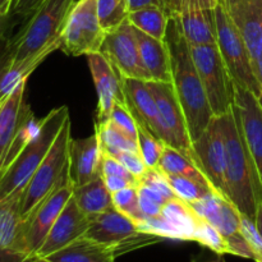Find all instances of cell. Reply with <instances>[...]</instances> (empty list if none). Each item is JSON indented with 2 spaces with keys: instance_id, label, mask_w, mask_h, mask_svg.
I'll return each instance as SVG.
<instances>
[{
  "instance_id": "cell-1",
  "label": "cell",
  "mask_w": 262,
  "mask_h": 262,
  "mask_svg": "<svg viewBox=\"0 0 262 262\" xmlns=\"http://www.w3.org/2000/svg\"><path fill=\"white\" fill-rule=\"evenodd\" d=\"M165 41L170 51L173 87L183 109L192 142L202 135L212 118L204 84L192 59L191 49L176 17H170Z\"/></svg>"
},
{
  "instance_id": "cell-2",
  "label": "cell",
  "mask_w": 262,
  "mask_h": 262,
  "mask_svg": "<svg viewBox=\"0 0 262 262\" xmlns=\"http://www.w3.org/2000/svg\"><path fill=\"white\" fill-rule=\"evenodd\" d=\"M227 148L225 166V197L233 202L241 214L256 219L262 187L247 146L243 140L234 110L220 117Z\"/></svg>"
},
{
  "instance_id": "cell-3",
  "label": "cell",
  "mask_w": 262,
  "mask_h": 262,
  "mask_svg": "<svg viewBox=\"0 0 262 262\" xmlns=\"http://www.w3.org/2000/svg\"><path fill=\"white\" fill-rule=\"evenodd\" d=\"M77 0H45L31 15L13 41L8 42L10 56L17 63L43 60L60 48L61 33Z\"/></svg>"
},
{
  "instance_id": "cell-4",
  "label": "cell",
  "mask_w": 262,
  "mask_h": 262,
  "mask_svg": "<svg viewBox=\"0 0 262 262\" xmlns=\"http://www.w3.org/2000/svg\"><path fill=\"white\" fill-rule=\"evenodd\" d=\"M67 119H69V110L63 105L51 110L40 120L38 129L32 140L0 177V202L17 192H23L45 159Z\"/></svg>"
},
{
  "instance_id": "cell-5",
  "label": "cell",
  "mask_w": 262,
  "mask_h": 262,
  "mask_svg": "<svg viewBox=\"0 0 262 262\" xmlns=\"http://www.w3.org/2000/svg\"><path fill=\"white\" fill-rule=\"evenodd\" d=\"M71 118L67 119L46 154L41 165L23 189L20 200V212L23 219L31 214L33 209L49 196L61 183L68 181V156L71 143Z\"/></svg>"
},
{
  "instance_id": "cell-6",
  "label": "cell",
  "mask_w": 262,
  "mask_h": 262,
  "mask_svg": "<svg viewBox=\"0 0 262 262\" xmlns=\"http://www.w3.org/2000/svg\"><path fill=\"white\" fill-rule=\"evenodd\" d=\"M83 237L107 246L117 257L163 241L158 235L141 232L135 220L115 207L90 216V227Z\"/></svg>"
},
{
  "instance_id": "cell-7",
  "label": "cell",
  "mask_w": 262,
  "mask_h": 262,
  "mask_svg": "<svg viewBox=\"0 0 262 262\" xmlns=\"http://www.w3.org/2000/svg\"><path fill=\"white\" fill-rule=\"evenodd\" d=\"M212 13L217 49L227 64L233 82L261 97V84L253 73L250 54L239 31L225 10L223 3L215 8Z\"/></svg>"
},
{
  "instance_id": "cell-8",
  "label": "cell",
  "mask_w": 262,
  "mask_h": 262,
  "mask_svg": "<svg viewBox=\"0 0 262 262\" xmlns=\"http://www.w3.org/2000/svg\"><path fill=\"white\" fill-rule=\"evenodd\" d=\"M192 59L200 74L210 107L215 117L233 109L234 82L216 43L191 46Z\"/></svg>"
},
{
  "instance_id": "cell-9",
  "label": "cell",
  "mask_w": 262,
  "mask_h": 262,
  "mask_svg": "<svg viewBox=\"0 0 262 262\" xmlns=\"http://www.w3.org/2000/svg\"><path fill=\"white\" fill-rule=\"evenodd\" d=\"M105 35L97 14V0H77L61 33L59 50L69 56L100 53Z\"/></svg>"
},
{
  "instance_id": "cell-10",
  "label": "cell",
  "mask_w": 262,
  "mask_h": 262,
  "mask_svg": "<svg viewBox=\"0 0 262 262\" xmlns=\"http://www.w3.org/2000/svg\"><path fill=\"white\" fill-rule=\"evenodd\" d=\"M74 187L68 181L43 199L23 222V250L26 262L33 260L55 220L73 196Z\"/></svg>"
},
{
  "instance_id": "cell-11",
  "label": "cell",
  "mask_w": 262,
  "mask_h": 262,
  "mask_svg": "<svg viewBox=\"0 0 262 262\" xmlns=\"http://www.w3.org/2000/svg\"><path fill=\"white\" fill-rule=\"evenodd\" d=\"M100 53L112 63L120 77L151 81L141 60L136 27L128 19L107 31Z\"/></svg>"
},
{
  "instance_id": "cell-12",
  "label": "cell",
  "mask_w": 262,
  "mask_h": 262,
  "mask_svg": "<svg viewBox=\"0 0 262 262\" xmlns=\"http://www.w3.org/2000/svg\"><path fill=\"white\" fill-rule=\"evenodd\" d=\"M201 220L191 205L181 199H173L164 205L158 217H146L136 224L141 232L158 235L163 239L193 242Z\"/></svg>"
},
{
  "instance_id": "cell-13",
  "label": "cell",
  "mask_w": 262,
  "mask_h": 262,
  "mask_svg": "<svg viewBox=\"0 0 262 262\" xmlns=\"http://www.w3.org/2000/svg\"><path fill=\"white\" fill-rule=\"evenodd\" d=\"M194 163L217 192L225 196L227 148L220 117H214L197 140L192 142Z\"/></svg>"
},
{
  "instance_id": "cell-14",
  "label": "cell",
  "mask_w": 262,
  "mask_h": 262,
  "mask_svg": "<svg viewBox=\"0 0 262 262\" xmlns=\"http://www.w3.org/2000/svg\"><path fill=\"white\" fill-rule=\"evenodd\" d=\"M223 5L247 46L253 73L262 87V0H223Z\"/></svg>"
},
{
  "instance_id": "cell-15",
  "label": "cell",
  "mask_w": 262,
  "mask_h": 262,
  "mask_svg": "<svg viewBox=\"0 0 262 262\" xmlns=\"http://www.w3.org/2000/svg\"><path fill=\"white\" fill-rule=\"evenodd\" d=\"M235 118L239 124L243 140L247 146L258 181L262 187V100L260 96L234 84Z\"/></svg>"
},
{
  "instance_id": "cell-16",
  "label": "cell",
  "mask_w": 262,
  "mask_h": 262,
  "mask_svg": "<svg viewBox=\"0 0 262 262\" xmlns=\"http://www.w3.org/2000/svg\"><path fill=\"white\" fill-rule=\"evenodd\" d=\"M147 83L155 96L161 119L170 137L169 146L183 152L194 163V154L192 150V140L189 137L188 125L173 83L154 81H148Z\"/></svg>"
},
{
  "instance_id": "cell-17",
  "label": "cell",
  "mask_w": 262,
  "mask_h": 262,
  "mask_svg": "<svg viewBox=\"0 0 262 262\" xmlns=\"http://www.w3.org/2000/svg\"><path fill=\"white\" fill-rule=\"evenodd\" d=\"M120 81L125 104L138 124L143 125L165 145H170V137L164 125L155 96L151 92L147 82L127 77H120Z\"/></svg>"
},
{
  "instance_id": "cell-18",
  "label": "cell",
  "mask_w": 262,
  "mask_h": 262,
  "mask_svg": "<svg viewBox=\"0 0 262 262\" xmlns=\"http://www.w3.org/2000/svg\"><path fill=\"white\" fill-rule=\"evenodd\" d=\"M86 56L99 97L95 124H102L109 122L115 102H125L122 81L119 73L101 53L89 54Z\"/></svg>"
},
{
  "instance_id": "cell-19",
  "label": "cell",
  "mask_w": 262,
  "mask_h": 262,
  "mask_svg": "<svg viewBox=\"0 0 262 262\" xmlns=\"http://www.w3.org/2000/svg\"><path fill=\"white\" fill-rule=\"evenodd\" d=\"M89 227L90 217L79 209L73 197H71L46 235L35 258H45L67 247L78 238L83 237Z\"/></svg>"
},
{
  "instance_id": "cell-20",
  "label": "cell",
  "mask_w": 262,
  "mask_h": 262,
  "mask_svg": "<svg viewBox=\"0 0 262 262\" xmlns=\"http://www.w3.org/2000/svg\"><path fill=\"white\" fill-rule=\"evenodd\" d=\"M17 192L0 202V262H26L23 250V219Z\"/></svg>"
},
{
  "instance_id": "cell-21",
  "label": "cell",
  "mask_w": 262,
  "mask_h": 262,
  "mask_svg": "<svg viewBox=\"0 0 262 262\" xmlns=\"http://www.w3.org/2000/svg\"><path fill=\"white\" fill-rule=\"evenodd\" d=\"M102 148L99 136L94 133L83 140L69 143L68 177L74 188L94 181L101 174Z\"/></svg>"
},
{
  "instance_id": "cell-22",
  "label": "cell",
  "mask_w": 262,
  "mask_h": 262,
  "mask_svg": "<svg viewBox=\"0 0 262 262\" xmlns=\"http://www.w3.org/2000/svg\"><path fill=\"white\" fill-rule=\"evenodd\" d=\"M189 205L201 219L216 228L227 242L241 234V211L224 194L212 192Z\"/></svg>"
},
{
  "instance_id": "cell-23",
  "label": "cell",
  "mask_w": 262,
  "mask_h": 262,
  "mask_svg": "<svg viewBox=\"0 0 262 262\" xmlns=\"http://www.w3.org/2000/svg\"><path fill=\"white\" fill-rule=\"evenodd\" d=\"M141 60L147 71L151 81L171 83V60L170 51L165 40H158L146 35L136 28Z\"/></svg>"
},
{
  "instance_id": "cell-24",
  "label": "cell",
  "mask_w": 262,
  "mask_h": 262,
  "mask_svg": "<svg viewBox=\"0 0 262 262\" xmlns=\"http://www.w3.org/2000/svg\"><path fill=\"white\" fill-rule=\"evenodd\" d=\"M171 17L177 18L188 45L216 43L212 10H204L197 7H183Z\"/></svg>"
},
{
  "instance_id": "cell-25",
  "label": "cell",
  "mask_w": 262,
  "mask_h": 262,
  "mask_svg": "<svg viewBox=\"0 0 262 262\" xmlns=\"http://www.w3.org/2000/svg\"><path fill=\"white\" fill-rule=\"evenodd\" d=\"M26 83L27 81L22 82L13 91V94L0 105V173L22 118L23 106L26 104Z\"/></svg>"
},
{
  "instance_id": "cell-26",
  "label": "cell",
  "mask_w": 262,
  "mask_h": 262,
  "mask_svg": "<svg viewBox=\"0 0 262 262\" xmlns=\"http://www.w3.org/2000/svg\"><path fill=\"white\" fill-rule=\"evenodd\" d=\"M114 251L107 246L81 237L43 260L49 262H115Z\"/></svg>"
},
{
  "instance_id": "cell-27",
  "label": "cell",
  "mask_w": 262,
  "mask_h": 262,
  "mask_svg": "<svg viewBox=\"0 0 262 262\" xmlns=\"http://www.w3.org/2000/svg\"><path fill=\"white\" fill-rule=\"evenodd\" d=\"M43 60L17 63L12 59L8 43L0 50V105L13 94L22 82L27 81L33 71Z\"/></svg>"
},
{
  "instance_id": "cell-28",
  "label": "cell",
  "mask_w": 262,
  "mask_h": 262,
  "mask_svg": "<svg viewBox=\"0 0 262 262\" xmlns=\"http://www.w3.org/2000/svg\"><path fill=\"white\" fill-rule=\"evenodd\" d=\"M72 197L78 205L79 209L89 217L114 207L112 193L107 189L102 176L97 177L94 181L89 182L83 186L74 188Z\"/></svg>"
},
{
  "instance_id": "cell-29",
  "label": "cell",
  "mask_w": 262,
  "mask_h": 262,
  "mask_svg": "<svg viewBox=\"0 0 262 262\" xmlns=\"http://www.w3.org/2000/svg\"><path fill=\"white\" fill-rule=\"evenodd\" d=\"M158 169H160L164 174H169V176H181L193 179V181L205 184V186L216 191L214 186L210 183L209 179L206 178V176L202 173L201 169L188 156H186L183 152L169 145H165L163 155H161L160 161L158 164Z\"/></svg>"
},
{
  "instance_id": "cell-30",
  "label": "cell",
  "mask_w": 262,
  "mask_h": 262,
  "mask_svg": "<svg viewBox=\"0 0 262 262\" xmlns=\"http://www.w3.org/2000/svg\"><path fill=\"white\" fill-rule=\"evenodd\" d=\"M170 15L163 7H145L129 12L128 20L137 30L158 40H165Z\"/></svg>"
},
{
  "instance_id": "cell-31",
  "label": "cell",
  "mask_w": 262,
  "mask_h": 262,
  "mask_svg": "<svg viewBox=\"0 0 262 262\" xmlns=\"http://www.w3.org/2000/svg\"><path fill=\"white\" fill-rule=\"evenodd\" d=\"M95 133L99 136L102 152L107 155L115 156L123 151H138L137 142L115 127L110 120L102 124H95Z\"/></svg>"
},
{
  "instance_id": "cell-32",
  "label": "cell",
  "mask_w": 262,
  "mask_h": 262,
  "mask_svg": "<svg viewBox=\"0 0 262 262\" xmlns=\"http://www.w3.org/2000/svg\"><path fill=\"white\" fill-rule=\"evenodd\" d=\"M97 14L105 31H112L128 19V0H97Z\"/></svg>"
},
{
  "instance_id": "cell-33",
  "label": "cell",
  "mask_w": 262,
  "mask_h": 262,
  "mask_svg": "<svg viewBox=\"0 0 262 262\" xmlns=\"http://www.w3.org/2000/svg\"><path fill=\"white\" fill-rule=\"evenodd\" d=\"M165 177L176 196L187 204H193V202L200 201L204 197H206L209 193L216 192L210 187L199 183L193 179L186 178V177L169 176V174H165Z\"/></svg>"
},
{
  "instance_id": "cell-34",
  "label": "cell",
  "mask_w": 262,
  "mask_h": 262,
  "mask_svg": "<svg viewBox=\"0 0 262 262\" xmlns=\"http://www.w3.org/2000/svg\"><path fill=\"white\" fill-rule=\"evenodd\" d=\"M138 124V123H137ZM138 152L142 156L143 161L148 168H158L161 155L165 148V143L154 136L150 130L146 129L143 125L138 124Z\"/></svg>"
},
{
  "instance_id": "cell-35",
  "label": "cell",
  "mask_w": 262,
  "mask_h": 262,
  "mask_svg": "<svg viewBox=\"0 0 262 262\" xmlns=\"http://www.w3.org/2000/svg\"><path fill=\"white\" fill-rule=\"evenodd\" d=\"M193 242L199 243L202 247L207 248V250L217 253V255H232L229 245H228L227 239L222 235V233L216 228L212 227L211 224L205 222L204 219L201 220L199 228H197Z\"/></svg>"
},
{
  "instance_id": "cell-36",
  "label": "cell",
  "mask_w": 262,
  "mask_h": 262,
  "mask_svg": "<svg viewBox=\"0 0 262 262\" xmlns=\"http://www.w3.org/2000/svg\"><path fill=\"white\" fill-rule=\"evenodd\" d=\"M112 200L115 209L129 216L136 223L145 219L140 209V194H138L137 186L127 187L115 193H112Z\"/></svg>"
},
{
  "instance_id": "cell-37",
  "label": "cell",
  "mask_w": 262,
  "mask_h": 262,
  "mask_svg": "<svg viewBox=\"0 0 262 262\" xmlns=\"http://www.w3.org/2000/svg\"><path fill=\"white\" fill-rule=\"evenodd\" d=\"M110 122L115 125V127L119 128L122 132H124L125 135L129 138H132L133 141L137 142L138 138V124L137 120L135 119L133 114L130 113L129 107L127 106L125 102H115L114 107L112 110V114H110Z\"/></svg>"
},
{
  "instance_id": "cell-38",
  "label": "cell",
  "mask_w": 262,
  "mask_h": 262,
  "mask_svg": "<svg viewBox=\"0 0 262 262\" xmlns=\"http://www.w3.org/2000/svg\"><path fill=\"white\" fill-rule=\"evenodd\" d=\"M138 184H143V186L155 189L156 192L163 194L166 200L178 199L173 189H171L165 174L158 168H148V170L138 179Z\"/></svg>"
},
{
  "instance_id": "cell-39",
  "label": "cell",
  "mask_w": 262,
  "mask_h": 262,
  "mask_svg": "<svg viewBox=\"0 0 262 262\" xmlns=\"http://www.w3.org/2000/svg\"><path fill=\"white\" fill-rule=\"evenodd\" d=\"M113 158L118 159L122 163V165L137 181L148 170V166L146 165V163L143 161L142 156L140 155L138 151H123V152H119L118 155L113 156Z\"/></svg>"
},
{
  "instance_id": "cell-40",
  "label": "cell",
  "mask_w": 262,
  "mask_h": 262,
  "mask_svg": "<svg viewBox=\"0 0 262 262\" xmlns=\"http://www.w3.org/2000/svg\"><path fill=\"white\" fill-rule=\"evenodd\" d=\"M101 174L102 176H115L122 177V178L129 179V181L135 182L138 184V181L122 165L118 159L113 158V156L107 155V154L102 152V164H101Z\"/></svg>"
},
{
  "instance_id": "cell-41",
  "label": "cell",
  "mask_w": 262,
  "mask_h": 262,
  "mask_svg": "<svg viewBox=\"0 0 262 262\" xmlns=\"http://www.w3.org/2000/svg\"><path fill=\"white\" fill-rule=\"evenodd\" d=\"M223 0H170V17L183 7H197L204 10H214Z\"/></svg>"
},
{
  "instance_id": "cell-42",
  "label": "cell",
  "mask_w": 262,
  "mask_h": 262,
  "mask_svg": "<svg viewBox=\"0 0 262 262\" xmlns=\"http://www.w3.org/2000/svg\"><path fill=\"white\" fill-rule=\"evenodd\" d=\"M45 0H14L13 3V13L20 17L32 15Z\"/></svg>"
},
{
  "instance_id": "cell-43",
  "label": "cell",
  "mask_w": 262,
  "mask_h": 262,
  "mask_svg": "<svg viewBox=\"0 0 262 262\" xmlns=\"http://www.w3.org/2000/svg\"><path fill=\"white\" fill-rule=\"evenodd\" d=\"M104 177L105 184H106L107 189L110 193H115V192L124 189L130 186H137V183L129 181V179L122 178V177H115V176H102Z\"/></svg>"
},
{
  "instance_id": "cell-44",
  "label": "cell",
  "mask_w": 262,
  "mask_h": 262,
  "mask_svg": "<svg viewBox=\"0 0 262 262\" xmlns=\"http://www.w3.org/2000/svg\"><path fill=\"white\" fill-rule=\"evenodd\" d=\"M163 207V205L156 204V202L151 201V200L146 199V197L140 196V209L142 211L145 219L146 217H158L161 214Z\"/></svg>"
},
{
  "instance_id": "cell-45",
  "label": "cell",
  "mask_w": 262,
  "mask_h": 262,
  "mask_svg": "<svg viewBox=\"0 0 262 262\" xmlns=\"http://www.w3.org/2000/svg\"><path fill=\"white\" fill-rule=\"evenodd\" d=\"M14 0H0V41L4 36L5 27H7L8 15H9L10 8H13Z\"/></svg>"
},
{
  "instance_id": "cell-46",
  "label": "cell",
  "mask_w": 262,
  "mask_h": 262,
  "mask_svg": "<svg viewBox=\"0 0 262 262\" xmlns=\"http://www.w3.org/2000/svg\"><path fill=\"white\" fill-rule=\"evenodd\" d=\"M128 4H129V12H133V10L141 9V8L145 7H151V5L164 8L163 0H128Z\"/></svg>"
},
{
  "instance_id": "cell-47",
  "label": "cell",
  "mask_w": 262,
  "mask_h": 262,
  "mask_svg": "<svg viewBox=\"0 0 262 262\" xmlns=\"http://www.w3.org/2000/svg\"><path fill=\"white\" fill-rule=\"evenodd\" d=\"M191 262H227L224 258V255H217L214 253L211 256H200V257L192 258Z\"/></svg>"
},
{
  "instance_id": "cell-48",
  "label": "cell",
  "mask_w": 262,
  "mask_h": 262,
  "mask_svg": "<svg viewBox=\"0 0 262 262\" xmlns=\"http://www.w3.org/2000/svg\"><path fill=\"white\" fill-rule=\"evenodd\" d=\"M256 225H257V229L260 232L261 237H262V199L258 200L257 204V211H256Z\"/></svg>"
},
{
  "instance_id": "cell-49",
  "label": "cell",
  "mask_w": 262,
  "mask_h": 262,
  "mask_svg": "<svg viewBox=\"0 0 262 262\" xmlns=\"http://www.w3.org/2000/svg\"><path fill=\"white\" fill-rule=\"evenodd\" d=\"M163 4H164V9L168 12V14L170 15V0H163Z\"/></svg>"
},
{
  "instance_id": "cell-50",
  "label": "cell",
  "mask_w": 262,
  "mask_h": 262,
  "mask_svg": "<svg viewBox=\"0 0 262 262\" xmlns=\"http://www.w3.org/2000/svg\"><path fill=\"white\" fill-rule=\"evenodd\" d=\"M30 262H49L48 260H43V258H33L32 261H30Z\"/></svg>"
},
{
  "instance_id": "cell-51",
  "label": "cell",
  "mask_w": 262,
  "mask_h": 262,
  "mask_svg": "<svg viewBox=\"0 0 262 262\" xmlns=\"http://www.w3.org/2000/svg\"><path fill=\"white\" fill-rule=\"evenodd\" d=\"M261 100H262V87H261Z\"/></svg>"
}]
</instances>
